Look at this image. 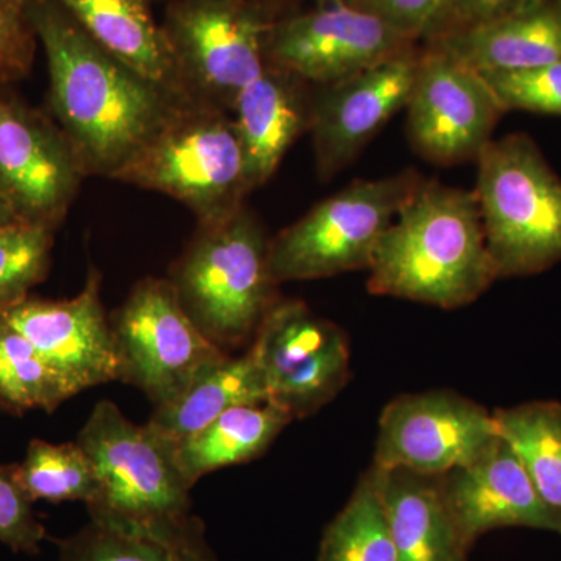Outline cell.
Segmentation results:
<instances>
[{
	"label": "cell",
	"mask_w": 561,
	"mask_h": 561,
	"mask_svg": "<svg viewBox=\"0 0 561 561\" xmlns=\"http://www.w3.org/2000/svg\"><path fill=\"white\" fill-rule=\"evenodd\" d=\"M49 66L51 114L87 176L117 172L186 102L91 38L57 0H28Z\"/></svg>",
	"instance_id": "6da1fadb"
},
{
	"label": "cell",
	"mask_w": 561,
	"mask_h": 561,
	"mask_svg": "<svg viewBox=\"0 0 561 561\" xmlns=\"http://www.w3.org/2000/svg\"><path fill=\"white\" fill-rule=\"evenodd\" d=\"M496 279L474 192L423 179L382 236L367 289L451 311Z\"/></svg>",
	"instance_id": "7a4b0ae2"
},
{
	"label": "cell",
	"mask_w": 561,
	"mask_h": 561,
	"mask_svg": "<svg viewBox=\"0 0 561 561\" xmlns=\"http://www.w3.org/2000/svg\"><path fill=\"white\" fill-rule=\"evenodd\" d=\"M77 443L98 478V490L87 504L90 522L165 541L205 534L202 519L192 515V486L171 448L147 424L127 419L113 401H99Z\"/></svg>",
	"instance_id": "3957f363"
},
{
	"label": "cell",
	"mask_w": 561,
	"mask_h": 561,
	"mask_svg": "<svg viewBox=\"0 0 561 561\" xmlns=\"http://www.w3.org/2000/svg\"><path fill=\"white\" fill-rule=\"evenodd\" d=\"M271 239L250 209L198 225L169 279L184 311L225 353L253 342L278 284L268 265Z\"/></svg>",
	"instance_id": "277c9868"
},
{
	"label": "cell",
	"mask_w": 561,
	"mask_h": 561,
	"mask_svg": "<svg viewBox=\"0 0 561 561\" xmlns=\"http://www.w3.org/2000/svg\"><path fill=\"white\" fill-rule=\"evenodd\" d=\"M111 180L157 191L187 206L198 225L245 208V154L228 111L186 101Z\"/></svg>",
	"instance_id": "5b68a950"
},
{
	"label": "cell",
	"mask_w": 561,
	"mask_h": 561,
	"mask_svg": "<svg viewBox=\"0 0 561 561\" xmlns=\"http://www.w3.org/2000/svg\"><path fill=\"white\" fill-rule=\"evenodd\" d=\"M474 192L497 279L538 275L561 262V179L527 135L491 139Z\"/></svg>",
	"instance_id": "8992f818"
},
{
	"label": "cell",
	"mask_w": 561,
	"mask_h": 561,
	"mask_svg": "<svg viewBox=\"0 0 561 561\" xmlns=\"http://www.w3.org/2000/svg\"><path fill=\"white\" fill-rule=\"evenodd\" d=\"M423 176L405 169L378 180H356L317 203L271 239L268 265L276 284L368 271L382 236Z\"/></svg>",
	"instance_id": "52a82bcc"
},
{
	"label": "cell",
	"mask_w": 561,
	"mask_h": 561,
	"mask_svg": "<svg viewBox=\"0 0 561 561\" xmlns=\"http://www.w3.org/2000/svg\"><path fill=\"white\" fill-rule=\"evenodd\" d=\"M278 0H172L161 24L187 101L231 113L267 68Z\"/></svg>",
	"instance_id": "ba28073f"
},
{
	"label": "cell",
	"mask_w": 561,
	"mask_h": 561,
	"mask_svg": "<svg viewBox=\"0 0 561 561\" xmlns=\"http://www.w3.org/2000/svg\"><path fill=\"white\" fill-rule=\"evenodd\" d=\"M119 381L130 383L154 408L175 400L203 371L230 354L191 320L169 278L147 276L110 316Z\"/></svg>",
	"instance_id": "9c48e42d"
},
{
	"label": "cell",
	"mask_w": 561,
	"mask_h": 561,
	"mask_svg": "<svg viewBox=\"0 0 561 561\" xmlns=\"http://www.w3.org/2000/svg\"><path fill=\"white\" fill-rule=\"evenodd\" d=\"M249 350L264 376L268 401L294 420L319 412L350 381L345 332L300 300L276 301Z\"/></svg>",
	"instance_id": "30bf717a"
},
{
	"label": "cell",
	"mask_w": 561,
	"mask_h": 561,
	"mask_svg": "<svg viewBox=\"0 0 561 561\" xmlns=\"http://www.w3.org/2000/svg\"><path fill=\"white\" fill-rule=\"evenodd\" d=\"M405 111L413 149L438 165L478 160L505 113L482 73L430 44H421Z\"/></svg>",
	"instance_id": "8fae6325"
},
{
	"label": "cell",
	"mask_w": 561,
	"mask_h": 561,
	"mask_svg": "<svg viewBox=\"0 0 561 561\" xmlns=\"http://www.w3.org/2000/svg\"><path fill=\"white\" fill-rule=\"evenodd\" d=\"M84 176L57 121L0 90V201L18 220L57 230Z\"/></svg>",
	"instance_id": "7c38bea8"
},
{
	"label": "cell",
	"mask_w": 561,
	"mask_h": 561,
	"mask_svg": "<svg viewBox=\"0 0 561 561\" xmlns=\"http://www.w3.org/2000/svg\"><path fill=\"white\" fill-rule=\"evenodd\" d=\"M497 438L493 412L457 391L401 394L379 416L373 463L443 476L481 457Z\"/></svg>",
	"instance_id": "4fadbf2b"
},
{
	"label": "cell",
	"mask_w": 561,
	"mask_h": 561,
	"mask_svg": "<svg viewBox=\"0 0 561 561\" xmlns=\"http://www.w3.org/2000/svg\"><path fill=\"white\" fill-rule=\"evenodd\" d=\"M389 24L345 0L278 16L267 38V65L311 87L335 83L415 47Z\"/></svg>",
	"instance_id": "5bb4252c"
},
{
	"label": "cell",
	"mask_w": 561,
	"mask_h": 561,
	"mask_svg": "<svg viewBox=\"0 0 561 561\" xmlns=\"http://www.w3.org/2000/svg\"><path fill=\"white\" fill-rule=\"evenodd\" d=\"M421 44L359 73L312 87L311 131L317 173L328 181L356 160L398 111L405 110Z\"/></svg>",
	"instance_id": "9a60e30c"
},
{
	"label": "cell",
	"mask_w": 561,
	"mask_h": 561,
	"mask_svg": "<svg viewBox=\"0 0 561 561\" xmlns=\"http://www.w3.org/2000/svg\"><path fill=\"white\" fill-rule=\"evenodd\" d=\"M0 313L32 342L73 397L119 381L110 316L102 302V275L94 267L80 294L69 300L28 297Z\"/></svg>",
	"instance_id": "2e32d148"
},
{
	"label": "cell",
	"mask_w": 561,
	"mask_h": 561,
	"mask_svg": "<svg viewBox=\"0 0 561 561\" xmlns=\"http://www.w3.org/2000/svg\"><path fill=\"white\" fill-rule=\"evenodd\" d=\"M442 490L470 548L482 535L508 527L561 535V516L541 500L518 457L501 437L471 463L443 474Z\"/></svg>",
	"instance_id": "e0dca14e"
},
{
	"label": "cell",
	"mask_w": 561,
	"mask_h": 561,
	"mask_svg": "<svg viewBox=\"0 0 561 561\" xmlns=\"http://www.w3.org/2000/svg\"><path fill=\"white\" fill-rule=\"evenodd\" d=\"M231 114L254 191L272 179L290 147L311 128L312 87L267 65L243 88Z\"/></svg>",
	"instance_id": "ac0fdd59"
},
{
	"label": "cell",
	"mask_w": 561,
	"mask_h": 561,
	"mask_svg": "<svg viewBox=\"0 0 561 561\" xmlns=\"http://www.w3.org/2000/svg\"><path fill=\"white\" fill-rule=\"evenodd\" d=\"M479 73L512 72L561 62V0L427 41Z\"/></svg>",
	"instance_id": "d6986e66"
},
{
	"label": "cell",
	"mask_w": 561,
	"mask_h": 561,
	"mask_svg": "<svg viewBox=\"0 0 561 561\" xmlns=\"http://www.w3.org/2000/svg\"><path fill=\"white\" fill-rule=\"evenodd\" d=\"M102 47L158 87L187 101L150 0H57Z\"/></svg>",
	"instance_id": "ffe728a7"
},
{
	"label": "cell",
	"mask_w": 561,
	"mask_h": 561,
	"mask_svg": "<svg viewBox=\"0 0 561 561\" xmlns=\"http://www.w3.org/2000/svg\"><path fill=\"white\" fill-rule=\"evenodd\" d=\"M386 504L398 561H467L442 490V476L387 470Z\"/></svg>",
	"instance_id": "44dd1931"
},
{
	"label": "cell",
	"mask_w": 561,
	"mask_h": 561,
	"mask_svg": "<svg viewBox=\"0 0 561 561\" xmlns=\"http://www.w3.org/2000/svg\"><path fill=\"white\" fill-rule=\"evenodd\" d=\"M268 401L267 387L251 351L227 356L203 371L175 400L154 408L150 431L168 446L186 440L221 413L243 404Z\"/></svg>",
	"instance_id": "7402d4cb"
},
{
	"label": "cell",
	"mask_w": 561,
	"mask_h": 561,
	"mask_svg": "<svg viewBox=\"0 0 561 561\" xmlns=\"http://www.w3.org/2000/svg\"><path fill=\"white\" fill-rule=\"evenodd\" d=\"M291 421L272 401L238 405L169 448L181 474L194 486L209 472L261 457Z\"/></svg>",
	"instance_id": "603a6c76"
},
{
	"label": "cell",
	"mask_w": 561,
	"mask_h": 561,
	"mask_svg": "<svg viewBox=\"0 0 561 561\" xmlns=\"http://www.w3.org/2000/svg\"><path fill=\"white\" fill-rule=\"evenodd\" d=\"M386 468L371 463L324 527L317 561H398L386 504Z\"/></svg>",
	"instance_id": "cb8c5ba5"
},
{
	"label": "cell",
	"mask_w": 561,
	"mask_h": 561,
	"mask_svg": "<svg viewBox=\"0 0 561 561\" xmlns=\"http://www.w3.org/2000/svg\"><path fill=\"white\" fill-rule=\"evenodd\" d=\"M493 415L541 500L561 516V402H523Z\"/></svg>",
	"instance_id": "d4e9b609"
},
{
	"label": "cell",
	"mask_w": 561,
	"mask_h": 561,
	"mask_svg": "<svg viewBox=\"0 0 561 561\" xmlns=\"http://www.w3.org/2000/svg\"><path fill=\"white\" fill-rule=\"evenodd\" d=\"M72 397L32 342L0 313V409L14 415L36 409L51 413Z\"/></svg>",
	"instance_id": "484cf974"
},
{
	"label": "cell",
	"mask_w": 561,
	"mask_h": 561,
	"mask_svg": "<svg viewBox=\"0 0 561 561\" xmlns=\"http://www.w3.org/2000/svg\"><path fill=\"white\" fill-rule=\"evenodd\" d=\"M14 479L25 496L36 501L90 504L98 478L90 457L79 443H55L33 438L21 463L13 465Z\"/></svg>",
	"instance_id": "4316f807"
},
{
	"label": "cell",
	"mask_w": 561,
	"mask_h": 561,
	"mask_svg": "<svg viewBox=\"0 0 561 561\" xmlns=\"http://www.w3.org/2000/svg\"><path fill=\"white\" fill-rule=\"evenodd\" d=\"M57 561H217L206 535L158 540L88 523L58 542Z\"/></svg>",
	"instance_id": "83f0119b"
},
{
	"label": "cell",
	"mask_w": 561,
	"mask_h": 561,
	"mask_svg": "<svg viewBox=\"0 0 561 561\" xmlns=\"http://www.w3.org/2000/svg\"><path fill=\"white\" fill-rule=\"evenodd\" d=\"M54 230L16 220L0 232V312L31 297L49 275Z\"/></svg>",
	"instance_id": "f1b7e54d"
},
{
	"label": "cell",
	"mask_w": 561,
	"mask_h": 561,
	"mask_svg": "<svg viewBox=\"0 0 561 561\" xmlns=\"http://www.w3.org/2000/svg\"><path fill=\"white\" fill-rule=\"evenodd\" d=\"M482 76L505 111L523 110L561 116V62Z\"/></svg>",
	"instance_id": "f546056e"
},
{
	"label": "cell",
	"mask_w": 561,
	"mask_h": 561,
	"mask_svg": "<svg viewBox=\"0 0 561 561\" xmlns=\"http://www.w3.org/2000/svg\"><path fill=\"white\" fill-rule=\"evenodd\" d=\"M46 538L33 502L14 479L13 465H0V542L13 552L36 556Z\"/></svg>",
	"instance_id": "4dcf8cb0"
},
{
	"label": "cell",
	"mask_w": 561,
	"mask_h": 561,
	"mask_svg": "<svg viewBox=\"0 0 561 561\" xmlns=\"http://www.w3.org/2000/svg\"><path fill=\"white\" fill-rule=\"evenodd\" d=\"M36 41L28 0H0V83H13L31 73Z\"/></svg>",
	"instance_id": "1f68e13d"
},
{
	"label": "cell",
	"mask_w": 561,
	"mask_h": 561,
	"mask_svg": "<svg viewBox=\"0 0 561 561\" xmlns=\"http://www.w3.org/2000/svg\"><path fill=\"white\" fill-rule=\"evenodd\" d=\"M546 2L549 0H448L440 18L423 43L454 35V33L471 31Z\"/></svg>",
	"instance_id": "d6a6232c"
},
{
	"label": "cell",
	"mask_w": 561,
	"mask_h": 561,
	"mask_svg": "<svg viewBox=\"0 0 561 561\" xmlns=\"http://www.w3.org/2000/svg\"><path fill=\"white\" fill-rule=\"evenodd\" d=\"M350 3L421 44L434 28L448 0H351Z\"/></svg>",
	"instance_id": "836d02e7"
},
{
	"label": "cell",
	"mask_w": 561,
	"mask_h": 561,
	"mask_svg": "<svg viewBox=\"0 0 561 561\" xmlns=\"http://www.w3.org/2000/svg\"><path fill=\"white\" fill-rule=\"evenodd\" d=\"M18 217L14 216L13 210L9 208L5 202L0 201V232L5 230L9 225L14 224Z\"/></svg>",
	"instance_id": "e575fe53"
},
{
	"label": "cell",
	"mask_w": 561,
	"mask_h": 561,
	"mask_svg": "<svg viewBox=\"0 0 561 561\" xmlns=\"http://www.w3.org/2000/svg\"><path fill=\"white\" fill-rule=\"evenodd\" d=\"M280 2H287V0H280ZM316 2H330V0H316ZM345 2H351V0H345Z\"/></svg>",
	"instance_id": "d590c367"
},
{
	"label": "cell",
	"mask_w": 561,
	"mask_h": 561,
	"mask_svg": "<svg viewBox=\"0 0 561 561\" xmlns=\"http://www.w3.org/2000/svg\"><path fill=\"white\" fill-rule=\"evenodd\" d=\"M278 2H280V0H278Z\"/></svg>",
	"instance_id": "8d00e7d4"
}]
</instances>
